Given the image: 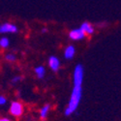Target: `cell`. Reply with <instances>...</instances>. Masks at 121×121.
<instances>
[{
	"label": "cell",
	"instance_id": "cell-1",
	"mask_svg": "<svg viewBox=\"0 0 121 121\" xmlns=\"http://www.w3.org/2000/svg\"><path fill=\"white\" fill-rule=\"evenodd\" d=\"M82 88L79 85H74L72 93H71V97H70L68 106L65 109V114L67 116L73 114L76 110L78 109L80 100H82Z\"/></svg>",
	"mask_w": 121,
	"mask_h": 121
},
{
	"label": "cell",
	"instance_id": "cell-2",
	"mask_svg": "<svg viewBox=\"0 0 121 121\" xmlns=\"http://www.w3.org/2000/svg\"><path fill=\"white\" fill-rule=\"evenodd\" d=\"M84 78V68L82 64H78L73 72V83L74 85L82 86Z\"/></svg>",
	"mask_w": 121,
	"mask_h": 121
},
{
	"label": "cell",
	"instance_id": "cell-3",
	"mask_svg": "<svg viewBox=\"0 0 121 121\" xmlns=\"http://www.w3.org/2000/svg\"><path fill=\"white\" fill-rule=\"evenodd\" d=\"M9 112L11 113V115H13L15 117H21L24 112L23 105L19 102V101H14V102H12L11 105H10Z\"/></svg>",
	"mask_w": 121,
	"mask_h": 121
},
{
	"label": "cell",
	"instance_id": "cell-4",
	"mask_svg": "<svg viewBox=\"0 0 121 121\" xmlns=\"http://www.w3.org/2000/svg\"><path fill=\"white\" fill-rule=\"evenodd\" d=\"M18 31V28L15 23L12 22H3L0 25V32L1 34H15Z\"/></svg>",
	"mask_w": 121,
	"mask_h": 121
},
{
	"label": "cell",
	"instance_id": "cell-5",
	"mask_svg": "<svg viewBox=\"0 0 121 121\" xmlns=\"http://www.w3.org/2000/svg\"><path fill=\"white\" fill-rule=\"evenodd\" d=\"M68 36H69L70 39L72 40V41H82V40L85 39L86 34L84 33V31L82 28L78 27V28L72 29L71 31L69 32Z\"/></svg>",
	"mask_w": 121,
	"mask_h": 121
},
{
	"label": "cell",
	"instance_id": "cell-6",
	"mask_svg": "<svg viewBox=\"0 0 121 121\" xmlns=\"http://www.w3.org/2000/svg\"><path fill=\"white\" fill-rule=\"evenodd\" d=\"M48 65L49 69L53 72L59 71L60 68H61V62H60L59 58L57 56H54V55L49 56V58L48 60Z\"/></svg>",
	"mask_w": 121,
	"mask_h": 121
},
{
	"label": "cell",
	"instance_id": "cell-7",
	"mask_svg": "<svg viewBox=\"0 0 121 121\" xmlns=\"http://www.w3.org/2000/svg\"><path fill=\"white\" fill-rule=\"evenodd\" d=\"M76 54V48L73 45H69L64 48V52H63V56L65 59L67 60H71L74 58Z\"/></svg>",
	"mask_w": 121,
	"mask_h": 121
},
{
	"label": "cell",
	"instance_id": "cell-8",
	"mask_svg": "<svg viewBox=\"0 0 121 121\" xmlns=\"http://www.w3.org/2000/svg\"><path fill=\"white\" fill-rule=\"evenodd\" d=\"M80 28H82L83 31H84V33L86 34V36H91L95 32L94 26L91 23H89V22H83V23H82V25H80Z\"/></svg>",
	"mask_w": 121,
	"mask_h": 121
},
{
	"label": "cell",
	"instance_id": "cell-9",
	"mask_svg": "<svg viewBox=\"0 0 121 121\" xmlns=\"http://www.w3.org/2000/svg\"><path fill=\"white\" fill-rule=\"evenodd\" d=\"M34 73H35V76L38 78H44L46 74H47V71H46V68L43 65H39V66L35 67Z\"/></svg>",
	"mask_w": 121,
	"mask_h": 121
},
{
	"label": "cell",
	"instance_id": "cell-10",
	"mask_svg": "<svg viewBox=\"0 0 121 121\" xmlns=\"http://www.w3.org/2000/svg\"><path fill=\"white\" fill-rule=\"evenodd\" d=\"M49 110H50V106L48 104L43 106L41 108H40V112H39V114H40V118L41 119H46L49 113Z\"/></svg>",
	"mask_w": 121,
	"mask_h": 121
},
{
	"label": "cell",
	"instance_id": "cell-11",
	"mask_svg": "<svg viewBox=\"0 0 121 121\" xmlns=\"http://www.w3.org/2000/svg\"><path fill=\"white\" fill-rule=\"evenodd\" d=\"M10 39L7 36H2L0 39V48L2 49H7L10 47Z\"/></svg>",
	"mask_w": 121,
	"mask_h": 121
},
{
	"label": "cell",
	"instance_id": "cell-12",
	"mask_svg": "<svg viewBox=\"0 0 121 121\" xmlns=\"http://www.w3.org/2000/svg\"><path fill=\"white\" fill-rule=\"evenodd\" d=\"M4 59H5V61H7L9 63H14L17 61V55L13 52H7L4 55Z\"/></svg>",
	"mask_w": 121,
	"mask_h": 121
},
{
	"label": "cell",
	"instance_id": "cell-13",
	"mask_svg": "<svg viewBox=\"0 0 121 121\" xmlns=\"http://www.w3.org/2000/svg\"><path fill=\"white\" fill-rule=\"evenodd\" d=\"M22 79V78L21 76H16V77H14V78H12L11 82H12V84H17V83H18V82H21Z\"/></svg>",
	"mask_w": 121,
	"mask_h": 121
},
{
	"label": "cell",
	"instance_id": "cell-14",
	"mask_svg": "<svg viewBox=\"0 0 121 121\" xmlns=\"http://www.w3.org/2000/svg\"><path fill=\"white\" fill-rule=\"evenodd\" d=\"M7 98L5 97V96H3V95H1L0 96V105L1 106H4V105H6L7 104Z\"/></svg>",
	"mask_w": 121,
	"mask_h": 121
},
{
	"label": "cell",
	"instance_id": "cell-15",
	"mask_svg": "<svg viewBox=\"0 0 121 121\" xmlns=\"http://www.w3.org/2000/svg\"><path fill=\"white\" fill-rule=\"evenodd\" d=\"M0 121H11L9 118H7V117H2L1 119H0Z\"/></svg>",
	"mask_w": 121,
	"mask_h": 121
},
{
	"label": "cell",
	"instance_id": "cell-16",
	"mask_svg": "<svg viewBox=\"0 0 121 121\" xmlns=\"http://www.w3.org/2000/svg\"><path fill=\"white\" fill-rule=\"evenodd\" d=\"M42 32H47V29L46 28H43L42 29Z\"/></svg>",
	"mask_w": 121,
	"mask_h": 121
}]
</instances>
